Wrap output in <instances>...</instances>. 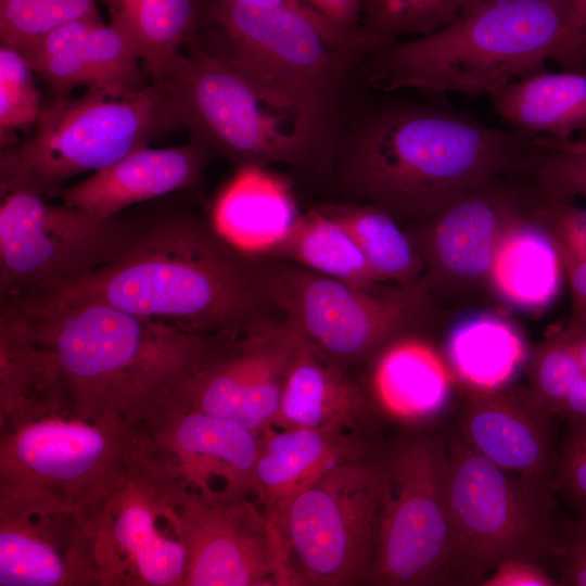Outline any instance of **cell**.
<instances>
[{
    "label": "cell",
    "mask_w": 586,
    "mask_h": 586,
    "mask_svg": "<svg viewBox=\"0 0 586 586\" xmlns=\"http://www.w3.org/2000/svg\"><path fill=\"white\" fill-rule=\"evenodd\" d=\"M553 419L528 391L501 387L473 390L458 416L460 436L473 450L505 470L551 486L559 456Z\"/></svg>",
    "instance_id": "obj_21"
},
{
    "label": "cell",
    "mask_w": 586,
    "mask_h": 586,
    "mask_svg": "<svg viewBox=\"0 0 586 586\" xmlns=\"http://www.w3.org/2000/svg\"><path fill=\"white\" fill-rule=\"evenodd\" d=\"M488 97L495 113L513 129L562 140L586 128V72L543 69Z\"/></svg>",
    "instance_id": "obj_26"
},
{
    "label": "cell",
    "mask_w": 586,
    "mask_h": 586,
    "mask_svg": "<svg viewBox=\"0 0 586 586\" xmlns=\"http://www.w3.org/2000/svg\"><path fill=\"white\" fill-rule=\"evenodd\" d=\"M520 218L515 207L496 246L489 278L510 304L539 310L558 294L562 262L548 232Z\"/></svg>",
    "instance_id": "obj_28"
},
{
    "label": "cell",
    "mask_w": 586,
    "mask_h": 586,
    "mask_svg": "<svg viewBox=\"0 0 586 586\" xmlns=\"http://www.w3.org/2000/svg\"><path fill=\"white\" fill-rule=\"evenodd\" d=\"M445 441L457 585H481L508 560L558 563L565 520L556 512L553 487L498 467L460 435Z\"/></svg>",
    "instance_id": "obj_8"
},
{
    "label": "cell",
    "mask_w": 586,
    "mask_h": 586,
    "mask_svg": "<svg viewBox=\"0 0 586 586\" xmlns=\"http://www.w3.org/2000/svg\"><path fill=\"white\" fill-rule=\"evenodd\" d=\"M369 450L360 434L267 426L259 433L256 502L273 527L288 504L319 475L332 466Z\"/></svg>",
    "instance_id": "obj_23"
},
{
    "label": "cell",
    "mask_w": 586,
    "mask_h": 586,
    "mask_svg": "<svg viewBox=\"0 0 586 586\" xmlns=\"http://www.w3.org/2000/svg\"><path fill=\"white\" fill-rule=\"evenodd\" d=\"M362 1H365V0H362Z\"/></svg>",
    "instance_id": "obj_48"
},
{
    "label": "cell",
    "mask_w": 586,
    "mask_h": 586,
    "mask_svg": "<svg viewBox=\"0 0 586 586\" xmlns=\"http://www.w3.org/2000/svg\"><path fill=\"white\" fill-rule=\"evenodd\" d=\"M525 170L532 173L538 196L586 200V128L562 140L536 135Z\"/></svg>",
    "instance_id": "obj_34"
},
{
    "label": "cell",
    "mask_w": 586,
    "mask_h": 586,
    "mask_svg": "<svg viewBox=\"0 0 586 586\" xmlns=\"http://www.w3.org/2000/svg\"><path fill=\"white\" fill-rule=\"evenodd\" d=\"M304 2L357 49L356 39L362 18V0H304Z\"/></svg>",
    "instance_id": "obj_43"
},
{
    "label": "cell",
    "mask_w": 586,
    "mask_h": 586,
    "mask_svg": "<svg viewBox=\"0 0 586 586\" xmlns=\"http://www.w3.org/2000/svg\"><path fill=\"white\" fill-rule=\"evenodd\" d=\"M552 486L579 518H586V420L568 421Z\"/></svg>",
    "instance_id": "obj_38"
},
{
    "label": "cell",
    "mask_w": 586,
    "mask_h": 586,
    "mask_svg": "<svg viewBox=\"0 0 586 586\" xmlns=\"http://www.w3.org/2000/svg\"><path fill=\"white\" fill-rule=\"evenodd\" d=\"M477 0H365L356 47L368 51L400 40L431 35L457 21Z\"/></svg>",
    "instance_id": "obj_33"
},
{
    "label": "cell",
    "mask_w": 586,
    "mask_h": 586,
    "mask_svg": "<svg viewBox=\"0 0 586 586\" xmlns=\"http://www.w3.org/2000/svg\"><path fill=\"white\" fill-rule=\"evenodd\" d=\"M569 29L568 0H477L431 35L368 51L358 77L375 92L489 95L556 61Z\"/></svg>",
    "instance_id": "obj_4"
},
{
    "label": "cell",
    "mask_w": 586,
    "mask_h": 586,
    "mask_svg": "<svg viewBox=\"0 0 586 586\" xmlns=\"http://www.w3.org/2000/svg\"><path fill=\"white\" fill-rule=\"evenodd\" d=\"M570 29L556 62L562 71L586 72V0H568Z\"/></svg>",
    "instance_id": "obj_41"
},
{
    "label": "cell",
    "mask_w": 586,
    "mask_h": 586,
    "mask_svg": "<svg viewBox=\"0 0 586 586\" xmlns=\"http://www.w3.org/2000/svg\"><path fill=\"white\" fill-rule=\"evenodd\" d=\"M301 345L279 315L204 337L174 400L259 434L273 423Z\"/></svg>",
    "instance_id": "obj_15"
},
{
    "label": "cell",
    "mask_w": 586,
    "mask_h": 586,
    "mask_svg": "<svg viewBox=\"0 0 586 586\" xmlns=\"http://www.w3.org/2000/svg\"><path fill=\"white\" fill-rule=\"evenodd\" d=\"M483 586H553V578L542 564L508 560L500 563L484 581Z\"/></svg>",
    "instance_id": "obj_42"
},
{
    "label": "cell",
    "mask_w": 586,
    "mask_h": 586,
    "mask_svg": "<svg viewBox=\"0 0 586 586\" xmlns=\"http://www.w3.org/2000/svg\"><path fill=\"white\" fill-rule=\"evenodd\" d=\"M178 512L183 586H294L279 535L253 498L208 499L186 491Z\"/></svg>",
    "instance_id": "obj_16"
},
{
    "label": "cell",
    "mask_w": 586,
    "mask_h": 586,
    "mask_svg": "<svg viewBox=\"0 0 586 586\" xmlns=\"http://www.w3.org/2000/svg\"><path fill=\"white\" fill-rule=\"evenodd\" d=\"M21 320L49 375L89 416L148 430L170 406L204 337L100 301L39 290L0 298Z\"/></svg>",
    "instance_id": "obj_2"
},
{
    "label": "cell",
    "mask_w": 586,
    "mask_h": 586,
    "mask_svg": "<svg viewBox=\"0 0 586 586\" xmlns=\"http://www.w3.org/2000/svg\"><path fill=\"white\" fill-rule=\"evenodd\" d=\"M557 585L586 586V519L564 521V544Z\"/></svg>",
    "instance_id": "obj_40"
},
{
    "label": "cell",
    "mask_w": 586,
    "mask_h": 586,
    "mask_svg": "<svg viewBox=\"0 0 586 586\" xmlns=\"http://www.w3.org/2000/svg\"><path fill=\"white\" fill-rule=\"evenodd\" d=\"M33 69L12 47L0 49V130L7 133L36 124L41 115L40 92L33 80Z\"/></svg>",
    "instance_id": "obj_37"
},
{
    "label": "cell",
    "mask_w": 586,
    "mask_h": 586,
    "mask_svg": "<svg viewBox=\"0 0 586 586\" xmlns=\"http://www.w3.org/2000/svg\"><path fill=\"white\" fill-rule=\"evenodd\" d=\"M105 5L154 76L195 34L203 0H109Z\"/></svg>",
    "instance_id": "obj_31"
},
{
    "label": "cell",
    "mask_w": 586,
    "mask_h": 586,
    "mask_svg": "<svg viewBox=\"0 0 586 586\" xmlns=\"http://www.w3.org/2000/svg\"><path fill=\"white\" fill-rule=\"evenodd\" d=\"M583 374L576 354L562 332L538 346L530 365L532 400L551 417H560L566 396Z\"/></svg>",
    "instance_id": "obj_36"
},
{
    "label": "cell",
    "mask_w": 586,
    "mask_h": 586,
    "mask_svg": "<svg viewBox=\"0 0 586 586\" xmlns=\"http://www.w3.org/2000/svg\"><path fill=\"white\" fill-rule=\"evenodd\" d=\"M359 101L340 125L326 180L344 201L371 204L406 224L524 170L536 135L486 125L442 101Z\"/></svg>",
    "instance_id": "obj_1"
},
{
    "label": "cell",
    "mask_w": 586,
    "mask_h": 586,
    "mask_svg": "<svg viewBox=\"0 0 586 586\" xmlns=\"http://www.w3.org/2000/svg\"><path fill=\"white\" fill-rule=\"evenodd\" d=\"M99 518L0 502V586H101Z\"/></svg>",
    "instance_id": "obj_18"
},
{
    "label": "cell",
    "mask_w": 586,
    "mask_h": 586,
    "mask_svg": "<svg viewBox=\"0 0 586 586\" xmlns=\"http://www.w3.org/2000/svg\"><path fill=\"white\" fill-rule=\"evenodd\" d=\"M372 411L370 392L349 370L302 342L272 426L362 435Z\"/></svg>",
    "instance_id": "obj_24"
},
{
    "label": "cell",
    "mask_w": 586,
    "mask_h": 586,
    "mask_svg": "<svg viewBox=\"0 0 586 586\" xmlns=\"http://www.w3.org/2000/svg\"><path fill=\"white\" fill-rule=\"evenodd\" d=\"M184 493L142 436L130 469L100 513L101 586H183L187 552L178 509Z\"/></svg>",
    "instance_id": "obj_14"
},
{
    "label": "cell",
    "mask_w": 586,
    "mask_h": 586,
    "mask_svg": "<svg viewBox=\"0 0 586 586\" xmlns=\"http://www.w3.org/2000/svg\"><path fill=\"white\" fill-rule=\"evenodd\" d=\"M572 292V311L566 330L586 329V260L563 266Z\"/></svg>",
    "instance_id": "obj_44"
},
{
    "label": "cell",
    "mask_w": 586,
    "mask_h": 586,
    "mask_svg": "<svg viewBox=\"0 0 586 586\" xmlns=\"http://www.w3.org/2000/svg\"><path fill=\"white\" fill-rule=\"evenodd\" d=\"M384 505V456L371 450L301 491L273 526L293 585H370Z\"/></svg>",
    "instance_id": "obj_10"
},
{
    "label": "cell",
    "mask_w": 586,
    "mask_h": 586,
    "mask_svg": "<svg viewBox=\"0 0 586 586\" xmlns=\"http://www.w3.org/2000/svg\"><path fill=\"white\" fill-rule=\"evenodd\" d=\"M179 126L153 82L120 98L97 89L77 99L55 98L42 110L29 139L2 150L0 190L27 188L49 200L72 177L105 168Z\"/></svg>",
    "instance_id": "obj_9"
},
{
    "label": "cell",
    "mask_w": 586,
    "mask_h": 586,
    "mask_svg": "<svg viewBox=\"0 0 586 586\" xmlns=\"http://www.w3.org/2000/svg\"><path fill=\"white\" fill-rule=\"evenodd\" d=\"M200 21L228 47L214 52L332 123L346 117L361 54L327 21L290 8L211 0Z\"/></svg>",
    "instance_id": "obj_7"
},
{
    "label": "cell",
    "mask_w": 586,
    "mask_h": 586,
    "mask_svg": "<svg viewBox=\"0 0 586 586\" xmlns=\"http://www.w3.org/2000/svg\"><path fill=\"white\" fill-rule=\"evenodd\" d=\"M564 336L571 343L578 362L581 365L582 371L586 374V329L585 330H566L562 331Z\"/></svg>",
    "instance_id": "obj_47"
},
{
    "label": "cell",
    "mask_w": 586,
    "mask_h": 586,
    "mask_svg": "<svg viewBox=\"0 0 586 586\" xmlns=\"http://www.w3.org/2000/svg\"><path fill=\"white\" fill-rule=\"evenodd\" d=\"M221 3H252L260 5L283 7L297 10L314 17L322 18L316 11H314L304 0H211ZM326 21V20H324Z\"/></svg>",
    "instance_id": "obj_46"
},
{
    "label": "cell",
    "mask_w": 586,
    "mask_h": 586,
    "mask_svg": "<svg viewBox=\"0 0 586 586\" xmlns=\"http://www.w3.org/2000/svg\"><path fill=\"white\" fill-rule=\"evenodd\" d=\"M107 0H0L1 46L16 48L61 25L99 16Z\"/></svg>",
    "instance_id": "obj_35"
},
{
    "label": "cell",
    "mask_w": 586,
    "mask_h": 586,
    "mask_svg": "<svg viewBox=\"0 0 586 586\" xmlns=\"http://www.w3.org/2000/svg\"><path fill=\"white\" fill-rule=\"evenodd\" d=\"M176 53L152 76L180 126L237 168L284 165L327 179L340 125L281 94L227 58L200 48Z\"/></svg>",
    "instance_id": "obj_5"
},
{
    "label": "cell",
    "mask_w": 586,
    "mask_h": 586,
    "mask_svg": "<svg viewBox=\"0 0 586 586\" xmlns=\"http://www.w3.org/2000/svg\"><path fill=\"white\" fill-rule=\"evenodd\" d=\"M501 181L470 191L433 217L410 222L406 233L425 265V290L448 278L473 283L489 276L498 241L514 209Z\"/></svg>",
    "instance_id": "obj_20"
},
{
    "label": "cell",
    "mask_w": 586,
    "mask_h": 586,
    "mask_svg": "<svg viewBox=\"0 0 586 586\" xmlns=\"http://www.w3.org/2000/svg\"><path fill=\"white\" fill-rule=\"evenodd\" d=\"M214 156L209 149L191 138L175 148H142L88 179L64 187L58 198L63 204L93 216L113 217L139 202L175 191L200 189Z\"/></svg>",
    "instance_id": "obj_22"
},
{
    "label": "cell",
    "mask_w": 586,
    "mask_h": 586,
    "mask_svg": "<svg viewBox=\"0 0 586 586\" xmlns=\"http://www.w3.org/2000/svg\"><path fill=\"white\" fill-rule=\"evenodd\" d=\"M569 420H586V374H582L569 392L561 416Z\"/></svg>",
    "instance_id": "obj_45"
},
{
    "label": "cell",
    "mask_w": 586,
    "mask_h": 586,
    "mask_svg": "<svg viewBox=\"0 0 586 586\" xmlns=\"http://www.w3.org/2000/svg\"><path fill=\"white\" fill-rule=\"evenodd\" d=\"M586 519V518H585Z\"/></svg>",
    "instance_id": "obj_49"
},
{
    "label": "cell",
    "mask_w": 586,
    "mask_h": 586,
    "mask_svg": "<svg viewBox=\"0 0 586 586\" xmlns=\"http://www.w3.org/2000/svg\"><path fill=\"white\" fill-rule=\"evenodd\" d=\"M144 443L187 492L208 499L256 501L259 434L254 431L173 400L144 431Z\"/></svg>",
    "instance_id": "obj_17"
},
{
    "label": "cell",
    "mask_w": 586,
    "mask_h": 586,
    "mask_svg": "<svg viewBox=\"0 0 586 586\" xmlns=\"http://www.w3.org/2000/svg\"><path fill=\"white\" fill-rule=\"evenodd\" d=\"M384 463L385 505L370 585H457L446 441L407 435Z\"/></svg>",
    "instance_id": "obj_12"
},
{
    "label": "cell",
    "mask_w": 586,
    "mask_h": 586,
    "mask_svg": "<svg viewBox=\"0 0 586 586\" xmlns=\"http://www.w3.org/2000/svg\"><path fill=\"white\" fill-rule=\"evenodd\" d=\"M538 198V216L549 230L562 266L586 260V209L572 202Z\"/></svg>",
    "instance_id": "obj_39"
},
{
    "label": "cell",
    "mask_w": 586,
    "mask_h": 586,
    "mask_svg": "<svg viewBox=\"0 0 586 586\" xmlns=\"http://www.w3.org/2000/svg\"><path fill=\"white\" fill-rule=\"evenodd\" d=\"M15 49L56 98L79 86L115 98L148 86L129 36L100 16L66 23Z\"/></svg>",
    "instance_id": "obj_19"
},
{
    "label": "cell",
    "mask_w": 586,
    "mask_h": 586,
    "mask_svg": "<svg viewBox=\"0 0 586 586\" xmlns=\"http://www.w3.org/2000/svg\"><path fill=\"white\" fill-rule=\"evenodd\" d=\"M255 256L265 296L285 326L349 371L425 319L424 286L367 291L291 262Z\"/></svg>",
    "instance_id": "obj_11"
},
{
    "label": "cell",
    "mask_w": 586,
    "mask_h": 586,
    "mask_svg": "<svg viewBox=\"0 0 586 586\" xmlns=\"http://www.w3.org/2000/svg\"><path fill=\"white\" fill-rule=\"evenodd\" d=\"M374 362L373 395L398 418H430L446 404L450 392L448 369L430 345L413 335L394 340Z\"/></svg>",
    "instance_id": "obj_27"
},
{
    "label": "cell",
    "mask_w": 586,
    "mask_h": 586,
    "mask_svg": "<svg viewBox=\"0 0 586 586\" xmlns=\"http://www.w3.org/2000/svg\"><path fill=\"white\" fill-rule=\"evenodd\" d=\"M297 212L290 186L259 166L239 167L212 211V222L239 250L262 255L290 230Z\"/></svg>",
    "instance_id": "obj_25"
},
{
    "label": "cell",
    "mask_w": 586,
    "mask_h": 586,
    "mask_svg": "<svg viewBox=\"0 0 586 586\" xmlns=\"http://www.w3.org/2000/svg\"><path fill=\"white\" fill-rule=\"evenodd\" d=\"M260 256L291 262L367 291L390 284L370 267L347 230L316 207L300 214L288 233Z\"/></svg>",
    "instance_id": "obj_29"
},
{
    "label": "cell",
    "mask_w": 586,
    "mask_h": 586,
    "mask_svg": "<svg viewBox=\"0 0 586 586\" xmlns=\"http://www.w3.org/2000/svg\"><path fill=\"white\" fill-rule=\"evenodd\" d=\"M447 354L456 373L473 390L492 391L511 379L523 360L524 345L506 320L484 314L451 331Z\"/></svg>",
    "instance_id": "obj_32"
},
{
    "label": "cell",
    "mask_w": 586,
    "mask_h": 586,
    "mask_svg": "<svg viewBox=\"0 0 586 586\" xmlns=\"http://www.w3.org/2000/svg\"><path fill=\"white\" fill-rule=\"evenodd\" d=\"M42 290L100 301L200 337L279 315L265 296L256 256L187 212L152 220L119 259Z\"/></svg>",
    "instance_id": "obj_3"
},
{
    "label": "cell",
    "mask_w": 586,
    "mask_h": 586,
    "mask_svg": "<svg viewBox=\"0 0 586 586\" xmlns=\"http://www.w3.org/2000/svg\"><path fill=\"white\" fill-rule=\"evenodd\" d=\"M143 430L89 416L63 394L0 415V502L100 515L125 479Z\"/></svg>",
    "instance_id": "obj_6"
},
{
    "label": "cell",
    "mask_w": 586,
    "mask_h": 586,
    "mask_svg": "<svg viewBox=\"0 0 586 586\" xmlns=\"http://www.w3.org/2000/svg\"><path fill=\"white\" fill-rule=\"evenodd\" d=\"M316 208L347 230L384 282L403 288L424 286V262L405 229L390 214L371 204L349 201Z\"/></svg>",
    "instance_id": "obj_30"
},
{
    "label": "cell",
    "mask_w": 586,
    "mask_h": 586,
    "mask_svg": "<svg viewBox=\"0 0 586 586\" xmlns=\"http://www.w3.org/2000/svg\"><path fill=\"white\" fill-rule=\"evenodd\" d=\"M146 226L50 204L27 188L1 192L0 298L84 278L125 255Z\"/></svg>",
    "instance_id": "obj_13"
}]
</instances>
